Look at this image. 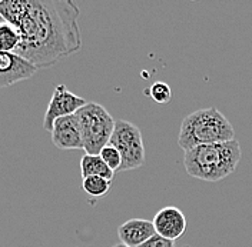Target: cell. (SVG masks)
Returning <instances> with one entry per match:
<instances>
[{
  "label": "cell",
  "mask_w": 252,
  "mask_h": 247,
  "mask_svg": "<svg viewBox=\"0 0 252 247\" xmlns=\"http://www.w3.org/2000/svg\"><path fill=\"white\" fill-rule=\"evenodd\" d=\"M76 114L80 123L83 150L86 155H99L100 150L109 144L116 120L96 102H88Z\"/></svg>",
  "instance_id": "4"
},
{
  "label": "cell",
  "mask_w": 252,
  "mask_h": 247,
  "mask_svg": "<svg viewBox=\"0 0 252 247\" xmlns=\"http://www.w3.org/2000/svg\"><path fill=\"white\" fill-rule=\"evenodd\" d=\"M155 234L157 230L154 221L146 219H138V217L127 220L118 229L121 243H124L127 247H141Z\"/></svg>",
  "instance_id": "10"
},
{
  "label": "cell",
  "mask_w": 252,
  "mask_h": 247,
  "mask_svg": "<svg viewBox=\"0 0 252 247\" xmlns=\"http://www.w3.org/2000/svg\"><path fill=\"white\" fill-rule=\"evenodd\" d=\"M88 102L72 93L64 84H58L53 90L52 99L47 105L45 117H43V129L46 132H52L53 124L58 119L76 114L80 109L83 108Z\"/></svg>",
  "instance_id": "6"
},
{
  "label": "cell",
  "mask_w": 252,
  "mask_h": 247,
  "mask_svg": "<svg viewBox=\"0 0 252 247\" xmlns=\"http://www.w3.org/2000/svg\"><path fill=\"white\" fill-rule=\"evenodd\" d=\"M52 141L61 150H83L78 114L58 119L52 129Z\"/></svg>",
  "instance_id": "8"
},
{
  "label": "cell",
  "mask_w": 252,
  "mask_h": 247,
  "mask_svg": "<svg viewBox=\"0 0 252 247\" xmlns=\"http://www.w3.org/2000/svg\"><path fill=\"white\" fill-rule=\"evenodd\" d=\"M235 130L218 109H199L188 114L181 124L178 144L184 152L204 144L235 140Z\"/></svg>",
  "instance_id": "3"
},
{
  "label": "cell",
  "mask_w": 252,
  "mask_h": 247,
  "mask_svg": "<svg viewBox=\"0 0 252 247\" xmlns=\"http://www.w3.org/2000/svg\"><path fill=\"white\" fill-rule=\"evenodd\" d=\"M146 92L159 105H166L172 99V89L165 82H155Z\"/></svg>",
  "instance_id": "14"
},
{
  "label": "cell",
  "mask_w": 252,
  "mask_h": 247,
  "mask_svg": "<svg viewBox=\"0 0 252 247\" xmlns=\"http://www.w3.org/2000/svg\"><path fill=\"white\" fill-rule=\"evenodd\" d=\"M37 72V67L17 53L0 52V86L1 89L28 80Z\"/></svg>",
  "instance_id": "7"
},
{
  "label": "cell",
  "mask_w": 252,
  "mask_h": 247,
  "mask_svg": "<svg viewBox=\"0 0 252 247\" xmlns=\"http://www.w3.org/2000/svg\"><path fill=\"white\" fill-rule=\"evenodd\" d=\"M80 173L83 179L91 177V176H97V177H103L112 182L115 177V171L102 160V157L99 155L83 156L80 160Z\"/></svg>",
  "instance_id": "11"
},
{
  "label": "cell",
  "mask_w": 252,
  "mask_h": 247,
  "mask_svg": "<svg viewBox=\"0 0 252 247\" xmlns=\"http://www.w3.org/2000/svg\"><path fill=\"white\" fill-rule=\"evenodd\" d=\"M121 156H122V166L119 171L139 169L145 163V146L142 140V133L136 124L116 120L115 132L109 141Z\"/></svg>",
  "instance_id": "5"
},
{
  "label": "cell",
  "mask_w": 252,
  "mask_h": 247,
  "mask_svg": "<svg viewBox=\"0 0 252 247\" xmlns=\"http://www.w3.org/2000/svg\"><path fill=\"white\" fill-rule=\"evenodd\" d=\"M141 247H175V242L169 240V239H165L159 234H155Z\"/></svg>",
  "instance_id": "16"
},
{
  "label": "cell",
  "mask_w": 252,
  "mask_h": 247,
  "mask_svg": "<svg viewBox=\"0 0 252 247\" xmlns=\"http://www.w3.org/2000/svg\"><path fill=\"white\" fill-rule=\"evenodd\" d=\"M20 42H22L20 31L17 30L15 26H12L10 23L3 20L0 23V49H1V52L15 53Z\"/></svg>",
  "instance_id": "12"
},
{
  "label": "cell",
  "mask_w": 252,
  "mask_h": 247,
  "mask_svg": "<svg viewBox=\"0 0 252 247\" xmlns=\"http://www.w3.org/2000/svg\"><path fill=\"white\" fill-rule=\"evenodd\" d=\"M112 247H127L126 245H124V243H118V245H115V246Z\"/></svg>",
  "instance_id": "17"
},
{
  "label": "cell",
  "mask_w": 252,
  "mask_h": 247,
  "mask_svg": "<svg viewBox=\"0 0 252 247\" xmlns=\"http://www.w3.org/2000/svg\"><path fill=\"white\" fill-rule=\"evenodd\" d=\"M152 221L157 234L173 242L187 232V217L175 206H166L160 209Z\"/></svg>",
  "instance_id": "9"
},
{
  "label": "cell",
  "mask_w": 252,
  "mask_h": 247,
  "mask_svg": "<svg viewBox=\"0 0 252 247\" xmlns=\"http://www.w3.org/2000/svg\"><path fill=\"white\" fill-rule=\"evenodd\" d=\"M78 4L72 0H3L0 16L20 31L15 53L46 69L82 49Z\"/></svg>",
  "instance_id": "1"
},
{
  "label": "cell",
  "mask_w": 252,
  "mask_h": 247,
  "mask_svg": "<svg viewBox=\"0 0 252 247\" xmlns=\"http://www.w3.org/2000/svg\"><path fill=\"white\" fill-rule=\"evenodd\" d=\"M99 156L102 157V160H103L115 173L121 170V166H122V156H121V153H119L113 146H110V144L105 146V147L100 150Z\"/></svg>",
  "instance_id": "15"
},
{
  "label": "cell",
  "mask_w": 252,
  "mask_h": 247,
  "mask_svg": "<svg viewBox=\"0 0 252 247\" xmlns=\"http://www.w3.org/2000/svg\"><path fill=\"white\" fill-rule=\"evenodd\" d=\"M242 157L236 140L204 144L184 153V166L190 177L215 183L232 174Z\"/></svg>",
  "instance_id": "2"
},
{
  "label": "cell",
  "mask_w": 252,
  "mask_h": 247,
  "mask_svg": "<svg viewBox=\"0 0 252 247\" xmlns=\"http://www.w3.org/2000/svg\"><path fill=\"white\" fill-rule=\"evenodd\" d=\"M110 186H112L110 180H106L103 177H97V176L85 177L83 182H82V189L91 197H103V196H106L108 192L110 190Z\"/></svg>",
  "instance_id": "13"
}]
</instances>
